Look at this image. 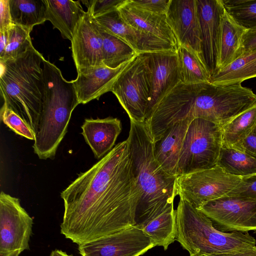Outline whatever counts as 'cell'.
Here are the masks:
<instances>
[{
    "mask_svg": "<svg viewBox=\"0 0 256 256\" xmlns=\"http://www.w3.org/2000/svg\"><path fill=\"white\" fill-rule=\"evenodd\" d=\"M222 146L221 126L202 118L187 129L178 165V176L217 165Z\"/></svg>",
    "mask_w": 256,
    "mask_h": 256,
    "instance_id": "obj_6",
    "label": "cell"
},
{
    "mask_svg": "<svg viewBox=\"0 0 256 256\" xmlns=\"http://www.w3.org/2000/svg\"><path fill=\"white\" fill-rule=\"evenodd\" d=\"M127 141L134 174L141 193L135 218L142 228L174 204L178 176L168 173L156 160L155 144L144 123L130 120Z\"/></svg>",
    "mask_w": 256,
    "mask_h": 256,
    "instance_id": "obj_2",
    "label": "cell"
},
{
    "mask_svg": "<svg viewBox=\"0 0 256 256\" xmlns=\"http://www.w3.org/2000/svg\"><path fill=\"white\" fill-rule=\"evenodd\" d=\"M126 0H82L88 11L94 17L108 12L117 10Z\"/></svg>",
    "mask_w": 256,
    "mask_h": 256,
    "instance_id": "obj_33",
    "label": "cell"
},
{
    "mask_svg": "<svg viewBox=\"0 0 256 256\" xmlns=\"http://www.w3.org/2000/svg\"><path fill=\"white\" fill-rule=\"evenodd\" d=\"M176 240L190 256H208L232 252L256 246L247 232H221L211 220L183 198L176 209Z\"/></svg>",
    "mask_w": 256,
    "mask_h": 256,
    "instance_id": "obj_5",
    "label": "cell"
},
{
    "mask_svg": "<svg viewBox=\"0 0 256 256\" xmlns=\"http://www.w3.org/2000/svg\"><path fill=\"white\" fill-rule=\"evenodd\" d=\"M256 77V49L242 55L217 71L211 76L210 83L225 86L241 84L248 79Z\"/></svg>",
    "mask_w": 256,
    "mask_h": 256,
    "instance_id": "obj_23",
    "label": "cell"
},
{
    "mask_svg": "<svg viewBox=\"0 0 256 256\" xmlns=\"http://www.w3.org/2000/svg\"><path fill=\"white\" fill-rule=\"evenodd\" d=\"M46 0H10L12 23L31 32L46 20Z\"/></svg>",
    "mask_w": 256,
    "mask_h": 256,
    "instance_id": "obj_25",
    "label": "cell"
},
{
    "mask_svg": "<svg viewBox=\"0 0 256 256\" xmlns=\"http://www.w3.org/2000/svg\"><path fill=\"white\" fill-rule=\"evenodd\" d=\"M0 118L1 121L17 134L34 140L33 130L18 114L4 104L0 109Z\"/></svg>",
    "mask_w": 256,
    "mask_h": 256,
    "instance_id": "obj_32",
    "label": "cell"
},
{
    "mask_svg": "<svg viewBox=\"0 0 256 256\" xmlns=\"http://www.w3.org/2000/svg\"><path fill=\"white\" fill-rule=\"evenodd\" d=\"M30 32L24 27L13 24L8 30L6 45L3 52L0 54V61L16 58L34 46Z\"/></svg>",
    "mask_w": 256,
    "mask_h": 256,
    "instance_id": "obj_30",
    "label": "cell"
},
{
    "mask_svg": "<svg viewBox=\"0 0 256 256\" xmlns=\"http://www.w3.org/2000/svg\"><path fill=\"white\" fill-rule=\"evenodd\" d=\"M70 42L72 56L77 72L104 66L100 28L88 11L85 12L78 24Z\"/></svg>",
    "mask_w": 256,
    "mask_h": 256,
    "instance_id": "obj_13",
    "label": "cell"
},
{
    "mask_svg": "<svg viewBox=\"0 0 256 256\" xmlns=\"http://www.w3.org/2000/svg\"><path fill=\"white\" fill-rule=\"evenodd\" d=\"M247 30L224 8L220 20L218 71L244 54V39Z\"/></svg>",
    "mask_w": 256,
    "mask_h": 256,
    "instance_id": "obj_20",
    "label": "cell"
},
{
    "mask_svg": "<svg viewBox=\"0 0 256 256\" xmlns=\"http://www.w3.org/2000/svg\"><path fill=\"white\" fill-rule=\"evenodd\" d=\"M44 59L32 46L16 58L0 61L3 104L18 114L34 133L43 99Z\"/></svg>",
    "mask_w": 256,
    "mask_h": 256,
    "instance_id": "obj_4",
    "label": "cell"
},
{
    "mask_svg": "<svg viewBox=\"0 0 256 256\" xmlns=\"http://www.w3.org/2000/svg\"><path fill=\"white\" fill-rule=\"evenodd\" d=\"M141 228L155 246H162L166 250L176 240V213L174 204Z\"/></svg>",
    "mask_w": 256,
    "mask_h": 256,
    "instance_id": "obj_24",
    "label": "cell"
},
{
    "mask_svg": "<svg viewBox=\"0 0 256 256\" xmlns=\"http://www.w3.org/2000/svg\"><path fill=\"white\" fill-rule=\"evenodd\" d=\"M226 196L256 200V174L242 177L237 186Z\"/></svg>",
    "mask_w": 256,
    "mask_h": 256,
    "instance_id": "obj_34",
    "label": "cell"
},
{
    "mask_svg": "<svg viewBox=\"0 0 256 256\" xmlns=\"http://www.w3.org/2000/svg\"><path fill=\"white\" fill-rule=\"evenodd\" d=\"M177 54L181 82L185 84L210 82L211 75L198 56L182 46H178Z\"/></svg>",
    "mask_w": 256,
    "mask_h": 256,
    "instance_id": "obj_26",
    "label": "cell"
},
{
    "mask_svg": "<svg viewBox=\"0 0 256 256\" xmlns=\"http://www.w3.org/2000/svg\"><path fill=\"white\" fill-rule=\"evenodd\" d=\"M146 54L152 81L148 114L154 106L181 82V80L177 52H159Z\"/></svg>",
    "mask_w": 256,
    "mask_h": 256,
    "instance_id": "obj_16",
    "label": "cell"
},
{
    "mask_svg": "<svg viewBox=\"0 0 256 256\" xmlns=\"http://www.w3.org/2000/svg\"><path fill=\"white\" fill-rule=\"evenodd\" d=\"M223 232H256V200L226 196L197 208Z\"/></svg>",
    "mask_w": 256,
    "mask_h": 256,
    "instance_id": "obj_10",
    "label": "cell"
},
{
    "mask_svg": "<svg viewBox=\"0 0 256 256\" xmlns=\"http://www.w3.org/2000/svg\"><path fill=\"white\" fill-rule=\"evenodd\" d=\"M171 0H128L132 6L151 13L166 14Z\"/></svg>",
    "mask_w": 256,
    "mask_h": 256,
    "instance_id": "obj_35",
    "label": "cell"
},
{
    "mask_svg": "<svg viewBox=\"0 0 256 256\" xmlns=\"http://www.w3.org/2000/svg\"><path fill=\"white\" fill-rule=\"evenodd\" d=\"M217 165L235 176L242 178L256 174V158L232 147L222 146Z\"/></svg>",
    "mask_w": 256,
    "mask_h": 256,
    "instance_id": "obj_28",
    "label": "cell"
},
{
    "mask_svg": "<svg viewBox=\"0 0 256 256\" xmlns=\"http://www.w3.org/2000/svg\"><path fill=\"white\" fill-rule=\"evenodd\" d=\"M231 147L256 158V126L248 136Z\"/></svg>",
    "mask_w": 256,
    "mask_h": 256,
    "instance_id": "obj_36",
    "label": "cell"
},
{
    "mask_svg": "<svg viewBox=\"0 0 256 256\" xmlns=\"http://www.w3.org/2000/svg\"><path fill=\"white\" fill-rule=\"evenodd\" d=\"M94 18L104 30L126 42L138 54L177 52L178 49L172 44L129 25L122 18L118 9Z\"/></svg>",
    "mask_w": 256,
    "mask_h": 256,
    "instance_id": "obj_14",
    "label": "cell"
},
{
    "mask_svg": "<svg viewBox=\"0 0 256 256\" xmlns=\"http://www.w3.org/2000/svg\"><path fill=\"white\" fill-rule=\"evenodd\" d=\"M227 12L247 29L256 28V0H222Z\"/></svg>",
    "mask_w": 256,
    "mask_h": 256,
    "instance_id": "obj_31",
    "label": "cell"
},
{
    "mask_svg": "<svg viewBox=\"0 0 256 256\" xmlns=\"http://www.w3.org/2000/svg\"><path fill=\"white\" fill-rule=\"evenodd\" d=\"M33 218L20 200L4 192L0 194V256H19L29 249Z\"/></svg>",
    "mask_w": 256,
    "mask_h": 256,
    "instance_id": "obj_9",
    "label": "cell"
},
{
    "mask_svg": "<svg viewBox=\"0 0 256 256\" xmlns=\"http://www.w3.org/2000/svg\"><path fill=\"white\" fill-rule=\"evenodd\" d=\"M8 30H0V54L3 52L6 45Z\"/></svg>",
    "mask_w": 256,
    "mask_h": 256,
    "instance_id": "obj_40",
    "label": "cell"
},
{
    "mask_svg": "<svg viewBox=\"0 0 256 256\" xmlns=\"http://www.w3.org/2000/svg\"><path fill=\"white\" fill-rule=\"evenodd\" d=\"M12 23L10 8V0H0V30H8Z\"/></svg>",
    "mask_w": 256,
    "mask_h": 256,
    "instance_id": "obj_37",
    "label": "cell"
},
{
    "mask_svg": "<svg viewBox=\"0 0 256 256\" xmlns=\"http://www.w3.org/2000/svg\"><path fill=\"white\" fill-rule=\"evenodd\" d=\"M60 197L64 203L60 233L78 245L134 226L141 193L127 140L79 174Z\"/></svg>",
    "mask_w": 256,
    "mask_h": 256,
    "instance_id": "obj_1",
    "label": "cell"
},
{
    "mask_svg": "<svg viewBox=\"0 0 256 256\" xmlns=\"http://www.w3.org/2000/svg\"><path fill=\"white\" fill-rule=\"evenodd\" d=\"M256 126V104L238 114L221 127L222 146H232L248 136Z\"/></svg>",
    "mask_w": 256,
    "mask_h": 256,
    "instance_id": "obj_29",
    "label": "cell"
},
{
    "mask_svg": "<svg viewBox=\"0 0 256 256\" xmlns=\"http://www.w3.org/2000/svg\"><path fill=\"white\" fill-rule=\"evenodd\" d=\"M200 18L203 61L211 76L218 71L222 0H196Z\"/></svg>",
    "mask_w": 256,
    "mask_h": 256,
    "instance_id": "obj_15",
    "label": "cell"
},
{
    "mask_svg": "<svg viewBox=\"0 0 256 256\" xmlns=\"http://www.w3.org/2000/svg\"><path fill=\"white\" fill-rule=\"evenodd\" d=\"M46 20L58 29L64 38L72 40L85 11L80 0H46Z\"/></svg>",
    "mask_w": 256,
    "mask_h": 256,
    "instance_id": "obj_22",
    "label": "cell"
},
{
    "mask_svg": "<svg viewBox=\"0 0 256 256\" xmlns=\"http://www.w3.org/2000/svg\"><path fill=\"white\" fill-rule=\"evenodd\" d=\"M134 225L94 241L78 245L81 256H140L154 247Z\"/></svg>",
    "mask_w": 256,
    "mask_h": 256,
    "instance_id": "obj_11",
    "label": "cell"
},
{
    "mask_svg": "<svg viewBox=\"0 0 256 256\" xmlns=\"http://www.w3.org/2000/svg\"><path fill=\"white\" fill-rule=\"evenodd\" d=\"M82 134L94 157L102 158L114 148L122 130L120 120L112 116L86 118L81 126Z\"/></svg>",
    "mask_w": 256,
    "mask_h": 256,
    "instance_id": "obj_19",
    "label": "cell"
},
{
    "mask_svg": "<svg viewBox=\"0 0 256 256\" xmlns=\"http://www.w3.org/2000/svg\"><path fill=\"white\" fill-rule=\"evenodd\" d=\"M166 16L177 40L178 48L182 46L188 48L203 61L196 0H171Z\"/></svg>",
    "mask_w": 256,
    "mask_h": 256,
    "instance_id": "obj_12",
    "label": "cell"
},
{
    "mask_svg": "<svg viewBox=\"0 0 256 256\" xmlns=\"http://www.w3.org/2000/svg\"><path fill=\"white\" fill-rule=\"evenodd\" d=\"M255 49H256V28L248 29L246 31L244 39V53Z\"/></svg>",
    "mask_w": 256,
    "mask_h": 256,
    "instance_id": "obj_38",
    "label": "cell"
},
{
    "mask_svg": "<svg viewBox=\"0 0 256 256\" xmlns=\"http://www.w3.org/2000/svg\"><path fill=\"white\" fill-rule=\"evenodd\" d=\"M136 57L116 68L102 66L78 71L77 77L72 81L80 104L98 100L110 92L117 78Z\"/></svg>",
    "mask_w": 256,
    "mask_h": 256,
    "instance_id": "obj_17",
    "label": "cell"
},
{
    "mask_svg": "<svg viewBox=\"0 0 256 256\" xmlns=\"http://www.w3.org/2000/svg\"><path fill=\"white\" fill-rule=\"evenodd\" d=\"M208 256H256V246L232 252Z\"/></svg>",
    "mask_w": 256,
    "mask_h": 256,
    "instance_id": "obj_39",
    "label": "cell"
},
{
    "mask_svg": "<svg viewBox=\"0 0 256 256\" xmlns=\"http://www.w3.org/2000/svg\"><path fill=\"white\" fill-rule=\"evenodd\" d=\"M110 92L130 120L144 123L151 99L150 71L146 53L139 54L114 83Z\"/></svg>",
    "mask_w": 256,
    "mask_h": 256,
    "instance_id": "obj_7",
    "label": "cell"
},
{
    "mask_svg": "<svg viewBox=\"0 0 256 256\" xmlns=\"http://www.w3.org/2000/svg\"><path fill=\"white\" fill-rule=\"evenodd\" d=\"M50 256H73L72 254H68L60 250H52Z\"/></svg>",
    "mask_w": 256,
    "mask_h": 256,
    "instance_id": "obj_41",
    "label": "cell"
},
{
    "mask_svg": "<svg viewBox=\"0 0 256 256\" xmlns=\"http://www.w3.org/2000/svg\"><path fill=\"white\" fill-rule=\"evenodd\" d=\"M42 68L44 91L33 148L40 159H53L80 103L72 80H66L61 70L46 59Z\"/></svg>",
    "mask_w": 256,
    "mask_h": 256,
    "instance_id": "obj_3",
    "label": "cell"
},
{
    "mask_svg": "<svg viewBox=\"0 0 256 256\" xmlns=\"http://www.w3.org/2000/svg\"><path fill=\"white\" fill-rule=\"evenodd\" d=\"M118 10L124 20L132 27L156 36L178 48L177 40L167 22L166 14L142 10L130 4L128 0Z\"/></svg>",
    "mask_w": 256,
    "mask_h": 256,
    "instance_id": "obj_18",
    "label": "cell"
},
{
    "mask_svg": "<svg viewBox=\"0 0 256 256\" xmlns=\"http://www.w3.org/2000/svg\"><path fill=\"white\" fill-rule=\"evenodd\" d=\"M242 177L230 174L216 165L178 176L177 196L198 208L204 203L228 194Z\"/></svg>",
    "mask_w": 256,
    "mask_h": 256,
    "instance_id": "obj_8",
    "label": "cell"
},
{
    "mask_svg": "<svg viewBox=\"0 0 256 256\" xmlns=\"http://www.w3.org/2000/svg\"><path fill=\"white\" fill-rule=\"evenodd\" d=\"M192 120H182L170 126L155 144L154 154L164 169L178 176V165L184 136Z\"/></svg>",
    "mask_w": 256,
    "mask_h": 256,
    "instance_id": "obj_21",
    "label": "cell"
},
{
    "mask_svg": "<svg viewBox=\"0 0 256 256\" xmlns=\"http://www.w3.org/2000/svg\"><path fill=\"white\" fill-rule=\"evenodd\" d=\"M100 27L102 37V62L104 66L116 68L139 54L126 42Z\"/></svg>",
    "mask_w": 256,
    "mask_h": 256,
    "instance_id": "obj_27",
    "label": "cell"
}]
</instances>
